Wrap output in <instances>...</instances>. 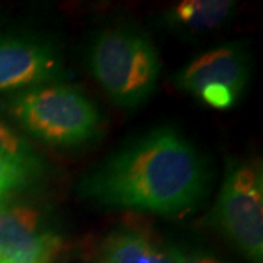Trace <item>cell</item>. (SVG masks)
Instances as JSON below:
<instances>
[{
  "mask_svg": "<svg viewBox=\"0 0 263 263\" xmlns=\"http://www.w3.org/2000/svg\"><path fill=\"white\" fill-rule=\"evenodd\" d=\"M62 237L48 227L43 212L24 203L0 205V260L51 263L62 249Z\"/></svg>",
  "mask_w": 263,
  "mask_h": 263,
  "instance_id": "7",
  "label": "cell"
},
{
  "mask_svg": "<svg viewBox=\"0 0 263 263\" xmlns=\"http://www.w3.org/2000/svg\"><path fill=\"white\" fill-rule=\"evenodd\" d=\"M0 263H5V262H2V260H0Z\"/></svg>",
  "mask_w": 263,
  "mask_h": 263,
  "instance_id": "14",
  "label": "cell"
},
{
  "mask_svg": "<svg viewBox=\"0 0 263 263\" xmlns=\"http://www.w3.org/2000/svg\"><path fill=\"white\" fill-rule=\"evenodd\" d=\"M10 111L29 135L62 148L92 141L103 123L97 105L70 85H41L25 89L13 98Z\"/></svg>",
  "mask_w": 263,
  "mask_h": 263,
  "instance_id": "3",
  "label": "cell"
},
{
  "mask_svg": "<svg viewBox=\"0 0 263 263\" xmlns=\"http://www.w3.org/2000/svg\"><path fill=\"white\" fill-rule=\"evenodd\" d=\"M168 249L176 263H226L215 253L196 246L173 243L168 245Z\"/></svg>",
  "mask_w": 263,
  "mask_h": 263,
  "instance_id": "12",
  "label": "cell"
},
{
  "mask_svg": "<svg viewBox=\"0 0 263 263\" xmlns=\"http://www.w3.org/2000/svg\"><path fill=\"white\" fill-rule=\"evenodd\" d=\"M86 59L95 81L123 108L145 103L160 78V56L152 40L143 29L129 24L101 29Z\"/></svg>",
  "mask_w": 263,
  "mask_h": 263,
  "instance_id": "2",
  "label": "cell"
},
{
  "mask_svg": "<svg viewBox=\"0 0 263 263\" xmlns=\"http://www.w3.org/2000/svg\"><path fill=\"white\" fill-rule=\"evenodd\" d=\"M252 63L246 43L233 41L211 48L173 75L174 85L208 105L231 108L250 79Z\"/></svg>",
  "mask_w": 263,
  "mask_h": 263,
  "instance_id": "5",
  "label": "cell"
},
{
  "mask_svg": "<svg viewBox=\"0 0 263 263\" xmlns=\"http://www.w3.org/2000/svg\"><path fill=\"white\" fill-rule=\"evenodd\" d=\"M154 240L136 227H120L103 241L95 263H148Z\"/></svg>",
  "mask_w": 263,
  "mask_h": 263,
  "instance_id": "9",
  "label": "cell"
},
{
  "mask_svg": "<svg viewBox=\"0 0 263 263\" xmlns=\"http://www.w3.org/2000/svg\"><path fill=\"white\" fill-rule=\"evenodd\" d=\"M148 263H176V260L170 252L168 245H160L154 241L149 257H148Z\"/></svg>",
  "mask_w": 263,
  "mask_h": 263,
  "instance_id": "13",
  "label": "cell"
},
{
  "mask_svg": "<svg viewBox=\"0 0 263 263\" xmlns=\"http://www.w3.org/2000/svg\"><path fill=\"white\" fill-rule=\"evenodd\" d=\"M209 222L249 262L263 263V171L257 161H227Z\"/></svg>",
  "mask_w": 263,
  "mask_h": 263,
  "instance_id": "4",
  "label": "cell"
},
{
  "mask_svg": "<svg viewBox=\"0 0 263 263\" xmlns=\"http://www.w3.org/2000/svg\"><path fill=\"white\" fill-rule=\"evenodd\" d=\"M62 53L35 34L0 35V91L35 88L62 79Z\"/></svg>",
  "mask_w": 263,
  "mask_h": 263,
  "instance_id": "6",
  "label": "cell"
},
{
  "mask_svg": "<svg viewBox=\"0 0 263 263\" xmlns=\"http://www.w3.org/2000/svg\"><path fill=\"white\" fill-rule=\"evenodd\" d=\"M235 6L233 0H184L167 10L164 22L181 34L200 35L224 25Z\"/></svg>",
  "mask_w": 263,
  "mask_h": 263,
  "instance_id": "8",
  "label": "cell"
},
{
  "mask_svg": "<svg viewBox=\"0 0 263 263\" xmlns=\"http://www.w3.org/2000/svg\"><path fill=\"white\" fill-rule=\"evenodd\" d=\"M38 173L18 162L0 158V205L19 189L34 181Z\"/></svg>",
  "mask_w": 263,
  "mask_h": 263,
  "instance_id": "11",
  "label": "cell"
},
{
  "mask_svg": "<svg viewBox=\"0 0 263 263\" xmlns=\"http://www.w3.org/2000/svg\"><path fill=\"white\" fill-rule=\"evenodd\" d=\"M211 181L212 170L196 146L177 129L161 126L95 165L78 193L104 208L179 216L205 200Z\"/></svg>",
  "mask_w": 263,
  "mask_h": 263,
  "instance_id": "1",
  "label": "cell"
},
{
  "mask_svg": "<svg viewBox=\"0 0 263 263\" xmlns=\"http://www.w3.org/2000/svg\"><path fill=\"white\" fill-rule=\"evenodd\" d=\"M0 158L18 162L35 173L41 171V160L22 138L0 122Z\"/></svg>",
  "mask_w": 263,
  "mask_h": 263,
  "instance_id": "10",
  "label": "cell"
}]
</instances>
